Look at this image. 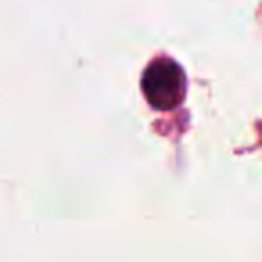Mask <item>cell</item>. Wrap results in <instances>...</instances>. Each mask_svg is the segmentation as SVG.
<instances>
[{
    "instance_id": "1",
    "label": "cell",
    "mask_w": 262,
    "mask_h": 262,
    "mask_svg": "<svg viewBox=\"0 0 262 262\" xmlns=\"http://www.w3.org/2000/svg\"><path fill=\"white\" fill-rule=\"evenodd\" d=\"M142 94L146 101L160 112L178 108L187 94V77L182 65L171 58H157L142 76Z\"/></svg>"
}]
</instances>
